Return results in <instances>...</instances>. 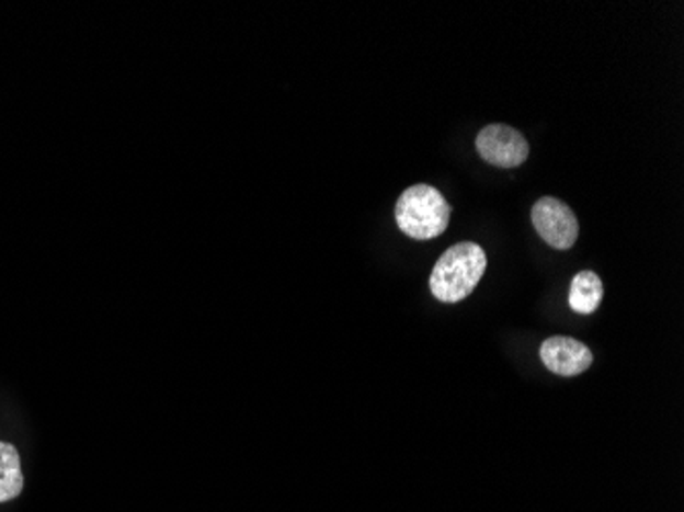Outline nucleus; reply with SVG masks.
<instances>
[{
    "label": "nucleus",
    "mask_w": 684,
    "mask_h": 512,
    "mask_svg": "<svg viewBox=\"0 0 684 512\" xmlns=\"http://www.w3.org/2000/svg\"><path fill=\"white\" fill-rule=\"evenodd\" d=\"M488 259L480 244L459 242L445 250L431 273V294L443 304L464 301L482 281Z\"/></svg>",
    "instance_id": "obj_1"
},
{
    "label": "nucleus",
    "mask_w": 684,
    "mask_h": 512,
    "mask_svg": "<svg viewBox=\"0 0 684 512\" xmlns=\"http://www.w3.org/2000/svg\"><path fill=\"white\" fill-rule=\"evenodd\" d=\"M539 357L545 367L561 377H574L591 369L592 353L584 342L570 337H551L542 344Z\"/></svg>",
    "instance_id": "obj_5"
},
{
    "label": "nucleus",
    "mask_w": 684,
    "mask_h": 512,
    "mask_svg": "<svg viewBox=\"0 0 684 512\" xmlns=\"http://www.w3.org/2000/svg\"><path fill=\"white\" fill-rule=\"evenodd\" d=\"M23 490L21 459L13 445L0 441V502L13 500Z\"/></svg>",
    "instance_id": "obj_7"
},
{
    "label": "nucleus",
    "mask_w": 684,
    "mask_h": 512,
    "mask_svg": "<svg viewBox=\"0 0 684 512\" xmlns=\"http://www.w3.org/2000/svg\"><path fill=\"white\" fill-rule=\"evenodd\" d=\"M452 205L435 186L412 185L396 203L398 228L414 240H433L447 230Z\"/></svg>",
    "instance_id": "obj_2"
},
{
    "label": "nucleus",
    "mask_w": 684,
    "mask_h": 512,
    "mask_svg": "<svg viewBox=\"0 0 684 512\" xmlns=\"http://www.w3.org/2000/svg\"><path fill=\"white\" fill-rule=\"evenodd\" d=\"M605 295L603 281L594 271H580L575 273L572 285H570V308L575 314L589 316L601 306Z\"/></svg>",
    "instance_id": "obj_6"
},
{
    "label": "nucleus",
    "mask_w": 684,
    "mask_h": 512,
    "mask_svg": "<svg viewBox=\"0 0 684 512\" xmlns=\"http://www.w3.org/2000/svg\"><path fill=\"white\" fill-rule=\"evenodd\" d=\"M476 150L498 169H516L529 158V141L511 125H486L476 138Z\"/></svg>",
    "instance_id": "obj_3"
},
{
    "label": "nucleus",
    "mask_w": 684,
    "mask_h": 512,
    "mask_svg": "<svg viewBox=\"0 0 684 512\" xmlns=\"http://www.w3.org/2000/svg\"><path fill=\"white\" fill-rule=\"evenodd\" d=\"M537 234L556 250H570L578 240V219L568 203L556 197H542L531 209Z\"/></svg>",
    "instance_id": "obj_4"
}]
</instances>
